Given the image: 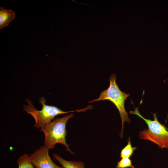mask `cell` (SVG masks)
Instances as JSON below:
<instances>
[{"mask_svg": "<svg viewBox=\"0 0 168 168\" xmlns=\"http://www.w3.org/2000/svg\"><path fill=\"white\" fill-rule=\"evenodd\" d=\"M17 163L18 168H35L30 160L29 156L26 154L19 157Z\"/></svg>", "mask_w": 168, "mask_h": 168, "instance_id": "cell-9", "label": "cell"}, {"mask_svg": "<svg viewBox=\"0 0 168 168\" xmlns=\"http://www.w3.org/2000/svg\"><path fill=\"white\" fill-rule=\"evenodd\" d=\"M49 149L44 145L30 154L29 159L33 165L36 168H63L53 162L49 156Z\"/></svg>", "mask_w": 168, "mask_h": 168, "instance_id": "cell-5", "label": "cell"}, {"mask_svg": "<svg viewBox=\"0 0 168 168\" xmlns=\"http://www.w3.org/2000/svg\"><path fill=\"white\" fill-rule=\"evenodd\" d=\"M15 12L11 10H7L3 7L0 8V29L8 26L15 18Z\"/></svg>", "mask_w": 168, "mask_h": 168, "instance_id": "cell-6", "label": "cell"}, {"mask_svg": "<svg viewBox=\"0 0 168 168\" xmlns=\"http://www.w3.org/2000/svg\"><path fill=\"white\" fill-rule=\"evenodd\" d=\"M116 75L114 73L112 74L109 79L110 82L109 87L101 91L98 99L88 102L91 103L95 101L108 100L114 104L118 110L121 119L122 126L119 136L120 138H123L124 122L129 123L131 122L124 106L125 101L129 96L130 94H126L125 92H123L120 90L116 83Z\"/></svg>", "mask_w": 168, "mask_h": 168, "instance_id": "cell-1", "label": "cell"}, {"mask_svg": "<svg viewBox=\"0 0 168 168\" xmlns=\"http://www.w3.org/2000/svg\"><path fill=\"white\" fill-rule=\"evenodd\" d=\"M26 100L28 105L27 106L23 105V110L26 111L27 114H31L34 118L35 123L34 127L37 129L51 122L55 117L58 115L74 112H85L93 108L92 105H90L83 109L64 111L55 106L46 105L45 104L46 100L42 97L39 99V103L42 105V108L41 110H38L35 109L30 100L26 99Z\"/></svg>", "mask_w": 168, "mask_h": 168, "instance_id": "cell-4", "label": "cell"}, {"mask_svg": "<svg viewBox=\"0 0 168 168\" xmlns=\"http://www.w3.org/2000/svg\"><path fill=\"white\" fill-rule=\"evenodd\" d=\"M127 145L121 151L120 154V158H121L130 157L133 155L134 152L137 149V148L132 147L130 142V137H129L127 140Z\"/></svg>", "mask_w": 168, "mask_h": 168, "instance_id": "cell-8", "label": "cell"}, {"mask_svg": "<svg viewBox=\"0 0 168 168\" xmlns=\"http://www.w3.org/2000/svg\"><path fill=\"white\" fill-rule=\"evenodd\" d=\"M74 116L73 114L63 117L57 118L41 128L40 131L45 135L44 145L49 149H54L58 143L64 145L67 151L74 154L66 142L65 137L67 131L66 125L68 120Z\"/></svg>", "mask_w": 168, "mask_h": 168, "instance_id": "cell-2", "label": "cell"}, {"mask_svg": "<svg viewBox=\"0 0 168 168\" xmlns=\"http://www.w3.org/2000/svg\"><path fill=\"white\" fill-rule=\"evenodd\" d=\"M53 156L54 159L58 161L63 168H85L83 161H66L55 153L53 154Z\"/></svg>", "mask_w": 168, "mask_h": 168, "instance_id": "cell-7", "label": "cell"}, {"mask_svg": "<svg viewBox=\"0 0 168 168\" xmlns=\"http://www.w3.org/2000/svg\"><path fill=\"white\" fill-rule=\"evenodd\" d=\"M134 111H130V114L138 116L142 119L148 126V129L144 128L139 132L140 139L148 140L157 144L159 147L168 150V129L158 121L156 113H153L154 119L145 118L139 112L138 107L134 108Z\"/></svg>", "mask_w": 168, "mask_h": 168, "instance_id": "cell-3", "label": "cell"}, {"mask_svg": "<svg viewBox=\"0 0 168 168\" xmlns=\"http://www.w3.org/2000/svg\"><path fill=\"white\" fill-rule=\"evenodd\" d=\"M130 167L135 168L132 165V160L129 158L125 157L121 158V159L117 162L116 168H127Z\"/></svg>", "mask_w": 168, "mask_h": 168, "instance_id": "cell-10", "label": "cell"}]
</instances>
